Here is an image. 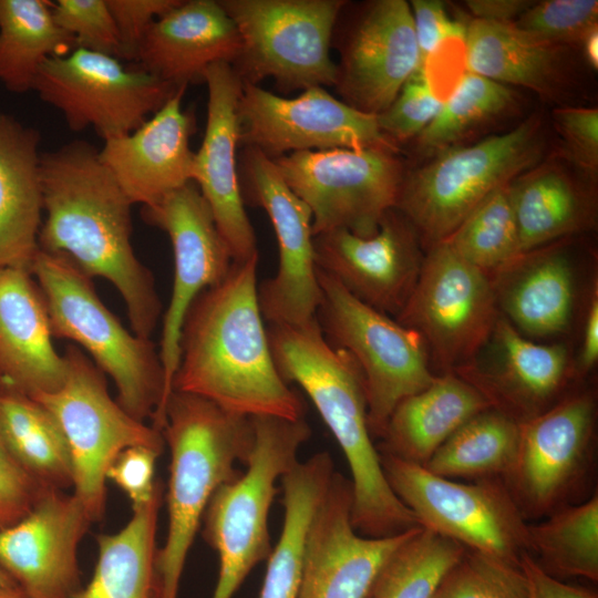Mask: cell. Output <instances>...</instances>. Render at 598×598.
<instances>
[{
    "instance_id": "14",
    "label": "cell",
    "mask_w": 598,
    "mask_h": 598,
    "mask_svg": "<svg viewBox=\"0 0 598 598\" xmlns=\"http://www.w3.org/2000/svg\"><path fill=\"white\" fill-rule=\"evenodd\" d=\"M179 87L117 58L74 48L43 63L32 91L59 110L71 131L92 127L105 141L136 130Z\"/></svg>"
},
{
    "instance_id": "23",
    "label": "cell",
    "mask_w": 598,
    "mask_h": 598,
    "mask_svg": "<svg viewBox=\"0 0 598 598\" xmlns=\"http://www.w3.org/2000/svg\"><path fill=\"white\" fill-rule=\"evenodd\" d=\"M207 117L204 138L195 153L193 182L208 204L233 261L258 254L252 225L245 209L238 175V102L243 82L229 63H215L204 75Z\"/></svg>"
},
{
    "instance_id": "28",
    "label": "cell",
    "mask_w": 598,
    "mask_h": 598,
    "mask_svg": "<svg viewBox=\"0 0 598 598\" xmlns=\"http://www.w3.org/2000/svg\"><path fill=\"white\" fill-rule=\"evenodd\" d=\"M491 278L501 315L523 336L548 338L569 327L575 277L565 251L542 247L520 254Z\"/></svg>"
},
{
    "instance_id": "45",
    "label": "cell",
    "mask_w": 598,
    "mask_h": 598,
    "mask_svg": "<svg viewBox=\"0 0 598 598\" xmlns=\"http://www.w3.org/2000/svg\"><path fill=\"white\" fill-rule=\"evenodd\" d=\"M442 103L424 71L417 70L388 109L377 115L379 128L395 144L417 137L435 118Z\"/></svg>"
},
{
    "instance_id": "11",
    "label": "cell",
    "mask_w": 598,
    "mask_h": 598,
    "mask_svg": "<svg viewBox=\"0 0 598 598\" xmlns=\"http://www.w3.org/2000/svg\"><path fill=\"white\" fill-rule=\"evenodd\" d=\"M63 354L68 375L62 386L32 398L60 424L71 454L73 494L95 523L105 512L106 472L117 455L134 445L163 451L165 442L111 398L104 373L80 348L69 344Z\"/></svg>"
},
{
    "instance_id": "24",
    "label": "cell",
    "mask_w": 598,
    "mask_h": 598,
    "mask_svg": "<svg viewBox=\"0 0 598 598\" xmlns=\"http://www.w3.org/2000/svg\"><path fill=\"white\" fill-rule=\"evenodd\" d=\"M186 87L181 86L133 132L105 140L99 151L101 162L133 205L152 206L193 182L195 152L189 141L195 117L183 109Z\"/></svg>"
},
{
    "instance_id": "46",
    "label": "cell",
    "mask_w": 598,
    "mask_h": 598,
    "mask_svg": "<svg viewBox=\"0 0 598 598\" xmlns=\"http://www.w3.org/2000/svg\"><path fill=\"white\" fill-rule=\"evenodd\" d=\"M567 157L584 173L594 175L598 167V111L592 107L564 106L553 112Z\"/></svg>"
},
{
    "instance_id": "31",
    "label": "cell",
    "mask_w": 598,
    "mask_h": 598,
    "mask_svg": "<svg viewBox=\"0 0 598 598\" xmlns=\"http://www.w3.org/2000/svg\"><path fill=\"white\" fill-rule=\"evenodd\" d=\"M489 408L483 394L457 374L436 375L429 386L395 406L380 452L424 466L454 432Z\"/></svg>"
},
{
    "instance_id": "27",
    "label": "cell",
    "mask_w": 598,
    "mask_h": 598,
    "mask_svg": "<svg viewBox=\"0 0 598 598\" xmlns=\"http://www.w3.org/2000/svg\"><path fill=\"white\" fill-rule=\"evenodd\" d=\"M44 296L32 274L0 268V380L30 396L56 391L68 361L52 343Z\"/></svg>"
},
{
    "instance_id": "16",
    "label": "cell",
    "mask_w": 598,
    "mask_h": 598,
    "mask_svg": "<svg viewBox=\"0 0 598 598\" xmlns=\"http://www.w3.org/2000/svg\"><path fill=\"white\" fill-rule=\"evenodd\" d=\"M142 214L145 221L167 234L174 255L173 288L163 318L158 349L164 372V395L151 419V425L162 432L166 403L173 392L178 367L179 338L186 313L203 290L226 277L233 257L208 204L194 182L169 193L158 203L143 207Z\"/></svg>"
},
{
    "instance_id": "13",
    "label": "cell",
    "mask_w": 598,
    "mask_h": 598,
    "mask_svg": "<svg viewBox=\"0 0 598 598\" xmlns=\"http://www.w3.org/2000/svg\"><path fill=\"white\" fill-rule=\"evenodd\" d=\"M499 316L491 276L441 241L427 248L395 320L422 337L443 373H454L484 349Z\"/></svg>"
},
{
    "instance_id": "26",
    "label": "cell",
    "mask_w": 598,
    "mask_h": 598,
    "mask_svg": "<svg viewBox=\"0 0 598 598\" xmlns=\"http://www.w3.org/2000/svg\"><path fill=\"white\" fill-rule=\"evenodd\" d=\"M241 40L219 1L181 0L146 31L134 61L138 68L176 87L204 83L215 63L233 64Z\"/></svg>"
},
{
    "instance_id": "20",
    "label": "cell",
    "mask_w": 598,
    "mask_h": 598,
    "mask_svg": "<svg viewBox=\"0 0 598 598\" xmlns=\"http://www.w3.org/2000/svg\"><path fill=\"white\" fill-rule=\"evenodd\" d=\"M351 506V482L334 472L307 534L298 598H371L390 557L419 528L363 536Z\"/></svg>"
},
{
    "instance_id": "34",
    "label": "cell",
    "mask_w": 598,
    "mask_h": 598,
    "mask_svg": "<svg viewBox=\"0 0 598 598\" xmlns=\"http://www.w3.org/2000/svg\"><path fill=\"white\" fill-rule=\"evenodd\" d=\"M334 472L330 454L319 452L281 477L283 525L267 559L259 598H298L307 534Z\"/></svg>"
},
{
    "instance_id": "48",
    "label": "cell",
    "mask_w": 598,
    "mask_h": 598,
    "mask_svg": "<svg viewBox=\"0 0 598 598\" xmlns=\"http://www.w3.org/2000/svg\"><path fill=\"white\" fill-rule=\"evenodd\" d=\"M49 491L19 464L0 437V529L24 517Z\"/></svg>"
},
{
    "instance_id": "36",
    "label": "cell",
    "mask_w": 598,
    "mask_h": 598,
    "mask_svg": "<svg viewBox=\"0 0 598 598\" xmlns=\"http://www.w3.org/2000/svg\"><path fill=\"white\" fill-rule=\"evenodd\" d=\"M72 44L53 18L52 2L0 0V82L10 92L32 90L43 63Z\"/></svg>"
},
{
    "instance_id": "9",
    "label": "cell",
    "mask_w": 598,
    "mask_h": 598,
    "mask_svg": "<svg viewBox=\"0 0 598 598\" xmlns=\"http://www.w3.org/2000/svg\"><path fill=\"white\" fill-rule=\"evenodd\" d=\"M317 277L321 300L315 318L327 342L359 367L370 433L381 437L395 406L436 378L425 343L416 331L363 303L318 268Z\"/></svg>"
},
{
    "instance_id": "38",
    "label": "cell",
    "mask_w": 598,
    "mask_h": 598,
    "mask_svg": "<svg viewBox=\"0 0 598 598\" xmlns=\"http://www.w3.org/2000/svg\"><path fill=\"white\" fill-rule=\"evenodd\" d=\"M529 554L550 576L598 580V496L528 524Z\"/></svg>"
},
{
    "instance_id": "32",
    "label": "cell",
    "mask_w": 598,
    "mask_h": 598,
    "mask_svg": "<svg viewBox=\"0 0 598 598\" xmlns=\"http://www.w3.org/2000/svg\"><path fill=\"white\" fill-rule=\"evenodd\" d=\"M520 254L544 247L585 229L592 219L591 203L563 165L539 163L508 185Z\"/></svg>"
},
{
    "instance_id": "12",
    "label": "cell",
    "mask_w": 598,
    "mask_h": 598,
    "mask_svg": "<svg viewBox=\"0 0 598 598\" xmlns=\"http://www.w3.org/2000/svg\"><path fill=\"white\" fill-rule=\"evenodd\" d=\"M398 153L386 147L332 148L272 161L289 188L310 208L313 236L343 228L370 237L399 199L405 171Z\"/></svg>"
},
{
    "instance_id": "42",
    "label": "cell",
    "mask_w": 598,
    "mask_h": 598,
    "mask_svg": "<svg viewBox=\"0 0 598 598\" xmlns=\"http://www.w3.org/2000/svg\"><path fill=\"white\" fill-rule=\"evenodd\" d=\"M432 598H528V589L520 564L465 548Z\"/></svg>"
},
{
    "instance_id": "47",
    "label": "cell",
    "mask_w": 598,
    "mask_h": 598,
    "mask_svg": "<svg viewBox=\"0 0 598 598\" xmlns=\"http://www.w3.org/2000/svg\"><path fill=\"white\" fill-rule=\"evenodd\" d=\"M162 451L145 445L123 450L106 472V480L116 484L138 508L155 496L162 484L154 480L155 466Z\"/></svg>"
},
{
    "instance_id": "29",
    "label": "cell",
    "mask_w": 598,
    "mask_h": 598,
    "mask_svg": "<svg viewBox=\"0 0 598 598\" xmlns=\"http://www.w3.org/2000/svg\"><path fill=\"white\" fill-rule=\"evenodd\" d=\"M41 135L8 114H0V268L31 272L39 251L43 192Z\"/></svg>"
},
{
    "instance_id": "37",
    "label": "cell",
    "mask_w": 598,
    "mask_h": 598,
    "mask_svg": "<svg viewBox=\"0 0 598 598\" xmlns=\"http://www.w3.org/2000/svg\"><path fill=\"white\" fill-rule=\"evenodd\" d=\"M518 440L519 423L489 408L454 432L424 467L451 480L504 476L515 460Z\"/></svg>"
},
{
    "instance_id": "56",
    "label": "cell",
    "mask_w": 598,
    "mask_h": 598,
    "mask_svg": "<svg viewBox=\"0 0 598 598\" xmlns=\"http://www.w3.org/2000/svg\"><path fill=\"white\" fill-rule=\"evenodd\" d=\"M13 586H18V585L0 565V591L11 588Z\"/></svg>"
},
{
    "instance_id": "44",
    "label": "cell",
    "mask_w": 598,
    "mask_h": 598,
    "mask_svg": "<svg viewBox=\"0 0 598 598\" xmlns=\"http://www.w3.org/2000/svg\"><path fill=\"white\" fill-rule=\"evenodd\" d=\"M52 13L75 48L122 59L120 37L106 0H56Z\"/></svg>"
},
{
    "instance_id": "50",
    "label": "cell",
    "mask_w": 598,
    "mask_h": 598,
    "mask_svg": "<svg viewBox=\"0 0 598 598\" xmlns=\"http://www.w3.org/2000/svg\"><path fill=\"white\" fill-rule=\"evenodd\" d=\"M411 12L416 37L420 68L427 58L447 39H465L466 27L448 19L445 4L440 0H412Z\"/></svg>"
},
{
    "instance_id": "51",
    "label": "cell",
    "mask_w": 598,
    "mask_h": 598,
    "mask_svg": "<svg viewBox=\"0 0 598 598\" xmlns=\"http://www.w3.org/2000/svg\"><path fill=\"white\" fill-rule=\"evenodd\" d=\"M519 564L526 577L528 598H598L587 588L550 576L527 551L522 555Z\"/></svg>"
},
{
    "instance_id": "52",
    "label": "cell",
    "mask_w": 598,
    "mask_h": 598,
    "mask_svg": "<svg viewBox=\"0 0 598 598\" xmlns=\"http://www.w3.org/2000/svg\"><path fill=\"white\" fill-rule=\"evenodd\" d=\"M535 1L530 0H467V8L478 20L515 22Z\"/></svg>"
},
{
    "instance_id": "15",
    "label": "cell",
    "mask_w": 598,
    "mask_h": 598,
    "mask_svg": "<svg viewBox=\"0 0 598 598\" xmlns=\"http://www.w3.org/2000/svg\"><path fill=\"white\" fill-rule=\"evenodd\" d=\"M238 175L244 203L265 209L278 244L277 272L258 286L261 315L268 324L307 323L315 319L321 300L311 210L289 188L274 161L256 147H243Z\"/></svg>"
},
{
    "instance_id": "19",
    "label": "cell",
    "mask_w": 598,
    "mask_h": 598,
    "mask_svg": "<svg viewBox=\"0 0 598 598\" xmlns=\"http://www.w3.org/2000/svg\"><path fill=\"white\" fill-rule=\"evenodd\" d=\"M334 40L340 53L334 87L342 102L363 113L388 109L420 68L411 7L404 0L368 2Z\"/></svg>"
},
{
    "instance_id": "3",
    "label": "cell",
    "mask_w": 598,
    "mask_h": 598,
    "mask_svg": "<svg viewBox=\"0 0 598 598\" xmlns=\"http://www.w3.org/2000/svg\"><path fill=\"white\" fill-rule=\"evenodd\" d=\"M267 333L280 377L308 394L344 454L354 529L385 537L421 527L385 478L368 424L364 380L353 359L327 342L316 318L297 326L268 324Z\"/></svg>"
},
{
    "instance_id": "18",
    "label": "cell",
    "mask_w": 598,
    "mask_h": 598,
    "mask_svg": "<svg viewBox=\"0 0 598 598\" xmlns=\"http://www.w3.org/2000/svg\"><path fill=\"white\" fill-rule=\"evenodd\" d=\"M595 417L594 395L581 391L519 423L516 456L503 482L524 516L561 507L587 468Z\"/></svg>"
},
{
    "instance_id": "7",
    "label": "cell",
    "mask_w": 598,
    "mask_h": 598,
    "mask_svg": "<svg viewBox=\"0 0 598 598\" xmlns=\"http://www.w3.org/2000/svg\"><path fill=\"white\" fill-rule=\"evenodd\" d=\"M546 142L542 120L530 116L509 132L441 151L405 173L395 208L422 245L444 241L489 194L538 165Z\"/></svg>"
},
{
    "instance_id": "54",
    "label": "cell",
    "mask_w": 598,
    "mask_h": 598,
    "mask_svg": "<svg viewBox=\"0 0 598 598\" xmlns=\"http://www.w3.org/2000/svg\"><path fill=\"white\" fill-rule=\"evenodd\" d=\"M585 60L588 64L598 68V24L590 28L580 41Z\"/></svg>"
},
{
    "instance_id": "30",
    "label": "cell",
    "mask_w": 598,
    "mask_h": 598,
    "mask_svg": "<svg viewBox=\"0 0 598 598\" xmlns=\"http://www.w3.org/2000/svg\"><path fill=\"white\" fill-rule=\"evenodd\" d=\"M467 71L554 96L567 84L566 47L530 34L513 22L473 19L464 41Z\"/></svg>"
},
{
    "instance_id": "35",
    "label": "cell",
    "mask_w": 598,
    "mask_h": 598,
    "mask_svg": "<svg viewBox=\"0 0 598 598\" xmlns=\"http://www.w3.org/2000/svg\"><path fill=\"white\" fill-rule=\"evenodd\" d=\"M0 437L19 464L42 486L65 491L73 485L65 435L54 415L32 396L0 391Z\"/></svg>"
},
{
    "instance_id": "53",
    "label": "cell",
    "mask_w": 598,
    "mask_h": 598,
    "mask_svg": "<svg viewBox=\"0 0 598 598\" xmlns=\"http://www.w3.org/2000/svg\"><path fill=\"white\" fill-rule=\"evenodd\" d=\"M598 360V295L592 292L585 321L581 347L576 363L578 374L590 371Z\"/></svg>"
},
{
    "instance_id": "22",
    "label": "cell",
    "mask_w": 598,
    "mask_h": 598,
    "mask_svg": "<svg viewBox=\"0 0 598 598\" xmlns=\"http://www.w3.org/2000/svg\"><path fill=\"white\" fill-rule=\"evenodd\" d=\"M92 523L74 494L49 491L0 529V565L30 598H72L82 588L79 545Z\"/></svg>"
},
{
    "instance_id": "5",
    "label": "cell",
    "mask_w": 598,
    "mask_h": 598,
    "mask_svg": "<svg viewBox=\"0 0 598 598\" xmlns=\"http://www.w3.org/2000/svg\"><path fill=\"white\" fill-rule=\"evenodd\" d=\"M31 274L44 296L53 338L75 341L116 386L133 417L152 419L164 395V372L151 339L127 331L99 298L92 278L68 258L40 250Z\"/></svg>"
},
{
    "instance_id": "8",
    "label": "cell",
    "mask_w": 598,
    "mask_h": 598,
    "mask_svg": "<svg viewBox=\"0 0 598 598\" xmlns=\"http://www.w3.org/2000/svg\"><path fill=\"white\" fill-rule=\"evenodd\" d=\"M237 27L239 55L231 64L243 84L272 79L282 93L334 86L330 55L343 0H218Z\"/></svg>"
},
{
    "instance_id": "17",
    "label": "cell",
    "mask_w": 598,
    "mask_h": 598,
    "mask_svg": "<svg viewBox=\"0 0 598 598\" xmlns=\"http://www.w3.org/2000/svg\"><path fill=\"white\" fill-rule=\"evenodd\" d=\"M237 114L239 144L256 147L271 159L332 148L399 150L380 131L377 115L351 107L321 86L288 99L245 83Z\"/></svg>"
},
{
    "instance_id": "55",
    "label": "cell",
    "mask_w": 598,
    "mask_h": 598,
    "mask_svg": "<svg viewBox=\"0 0 598 598\" xmlns=\"http://www.w3.org/2000/svg\"><path fill=\"white\" fill-rule=\"evenodd\" d=\"M0 598H30L19 586L0 591Z\"/></svg>"
},
{
    "instance_id": "39",
    "label": "cell",
    "mask_w": 598,
    "mask_h": 598,
    "mask_svg": "<svg viewBox=\"0 0 598 598\" xmlns=\"http://www.w3.org/2000/svg\"><path fill=\"white\" fill-rule=\"evenodd\" d=\"M465 547L419 527L390 557L371 598H432Z\"/></svg>"
},
{
    "instance_id": "41",
    "label": "cell",
    "mask_w": 598,
    "mask_h": 598,
    "mask_svg": "<svg viewBox=\"0 0 598 598\" xmlns=\"http://www.w3.org/2000/svg\"><path fill=\"white\" fill-rule=\"evenodd\" d=\"M508 185L489 194L444 240L489 276L520 255Z\"/></svg>"
},
{
    "instance_id": "25",
    "label": "cell",
    "mask_w": 598,
    "mask_h": 598,
    "mask_svg": "<svg viewBox=\"0 0 598 598\" xmlns=\"http://www.w3.org/2000/svg\"><path fill=\"white\" fill-rule=\"evenodd\" d=\"M494 361L471 362L454 373L477 389L495 409L518 423L548 410L570 377L565 344H542L517 331L502 315L488 340Z\"/></svg>"
},
{
    "instance_id": "21",
    "label": "cell",
    "mask_w": 598,
    "mask_h": 598,
    "mask_svg": "<svg viewBox=\"0 0 598 598\" xmlns=\"http://www.w3.org/2000/svg\"><path fill=\"white\" fill-rule=\"evenodd\" d=\"M421 245L416 230L396 208L385 214L373 236L343 228L313 236L317 268L363 303L394 318L417 281L424 259Z\"/></svg>"
},
{
    "instance_id": "43",
    "label": "cell",
    "mask_w": 598,
    "mask_h": 598,
    "mask_svg": "<svg viewBox=\"0 0 598 598\" xmlns=\"http://www.w3.org/2000/svg\"><path fill=\"white\" fill-rule=\"evenodd\" d=\"M597 0L535 1L515 22L517 28L546 41L580 44L586 32L597 24Z\"/></svg>"
},
{
    "instance_id": "1",
    "label": "cell",
    "mask_w": 598,
    "mask_h": 598,
    "mask_svg": "<svg viewBox=\"0 0 598 598\" xmlns=\"http://www.w3.org/2000/svg\"><path fill=\"white\" fill-rule=\"evenodd\" d=\"M44 220L39 249L102 277L122 296L133 333L150 339L162 313L151 270L132 247V202L99 157L72 141L41 154Z\"/></svg>"
},
{
    "instance_id": "33",
    "label": "cell",
    "mask_w": 598,
    "mask_h": 598,
    "mask_svg": "<svg viewBox=\"0 0 598 598\" xmlns=\"http://www.w3.org/2000/svg\"><path fill=\"white\" fill-rule=\"evenodd\" d=\"M163 486L147 504L133 509L117 533L97 535V561L91 580L72 598H158L157 517Z\"/></svg>"
},
{
    "instance_id": "57",
    "label": "cell",
    "mask_w": 598,
    "mask_h": 598,
    "mask_svg": "<svg viewBox=\"0 0 598 598\" xmlns=\"http://www.w3.org/2000/svg\"><path fill=\"white\" fill-rule=\"evenodd\" d=\"M2 389H3V386H2V383H1V380H0V391H1Z\"/></svg>"
},
{
    "instance_id": "6",
    "label": "cell",
    "mask_w": 598,
    "mask_h": 598,
    "mask_svg": "<svg viewBox=\"0 0 598 598\" xmlns=\"http://www.w3.org/2000/svg\"><path fill=\"white\" fill-rule=\"evenodd\" d=\"M254 441L246 472L220 485L203 516V536L217 553L218 579L212 598H233L272 546L268 516L277 482L298 462L311 429L302 419L249 416Z\"/></svg>"
},
{
    "instance_id": "40",
    "label": "cell",
    "mask_w": 598,
    "mask_h": 598,
    "mask_svg": "<svg viewBox=\"0 0 598 598\" xmlns=\"http://www.w3.org/2000/svg\"><path fill=\"white\" fill-rule=\"evenodd\" d=\"M514 103L509 87L465 70L431 122L416 137L422 151H444Z\"/></svg>"
},
{
    "instance_id": "10",
    "label": "cell",
    "mask_w": 598,
    "mask_h": 598,
    "mask_svg": "<svg viewBox=\"0 0 598 598\" xmlns=\"http://www.w3.org/2000/svg\"><path fill=\"white\" fill-rule=\"evenodd\" d=\"M379 453L391 489L422 528L515 565L529 553L528 524L503 481L461 483Z\"/></svg>"
},
{
    "instance_id": "2",
    "label": "cell",
    "mask_w": 598,
    "mask_h": 598,
    "mask_svg": "<svg viewBox=\"0 0 598 598\" xmlns=\"http://www.w3.org/2000/svg\"><path fill=\"white\" fill-rule=\"evenodd\" d=\"M259 255L233 261L226 277L190 305L179 338L173 391L241 414L302 419L305 402L274 362L258 301Z\"/></svg>"
},
{
    "instance_id": "49",
    "label": "cell",
    "mask_w": 598,
    "mask_h": 598,
    "mask_svg": "<svg viewBox=\"0 0 598 598\" xmlns=\"http://www.w3.org/2000/svg\"><path fill=\"white\" fill-rule=\"evenodd\" d=\"M181 0H106L114 19L122 48V59L134 60L151 27Z\"/></svg>"
},
{
    "instance_id": "4",
    "label": "cell",
    "mask_w": 598,
    "mask_h": 598,
    "mask_svg": "<svg viewBox=\"0 0 598 598\" xmlns=\"http://www.w3.org/2000/svg\"><path fill=\"white\" fill-rule=\"evenodd\" d=\"M171 454L166 493L168 528L157 550L158 598H177L187 554L216 489L240 475L254 432L249 416L192 393L173 391L162 430Z\"/></svg>"
}]
</instances>
